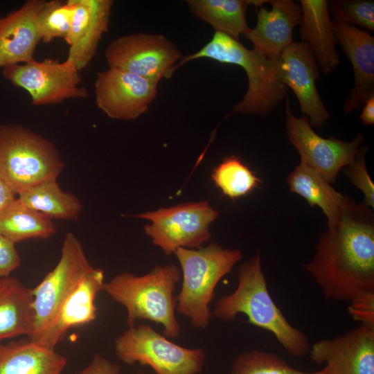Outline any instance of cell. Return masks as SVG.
<instances>
[{
	"mask_svg": "<svg viewBox=\"0 0 374 374\" xmlns=\"http://www.w3.org/2000/svg\"><path fill=\"white\" fill-rule=\"evenodd\" d=\"M292 192L303 197L311 207L320 208L328 220V226L334 224L350 197L337 192L320 174L305 163H300L287 176Z\"/></svg>",
	"mask_w": 374,
	"mask_h": 374,
	"instance_id": "24",
	"label": "cell"
},
{
	"mask_svg": "<svg viewBox=\"0 0 374 374\" xmlns=\"http://www.w3.org/2000/svg\"><path fill=\"white\" fill-rule=\"evenodd\" d=\"M66 362L55 350L28 337L0 343V374H60Z\"/></svg>",
	"mask_w": 374,
	"mask_h": 374,
	"instance_id": "22",
	"label": "cell"
},
{
	"mask_svg": "<svg viewBox=\"0 0 374 374\" xmlns=\"http://www.w3.org/2000/svg\"><path fill=\"white\" fill-rule=\"evenodd\" d=\"M13 190L0 179V214L17 197Z\"/></svg>",
	"mask_w": 374,
	"mask_h": 374,
	"instance_id": "37",
	"label": "cell"
},
{
	"mask_svg": "<svg viewBox=\"0 0 374 374\" xmlns=\"http://www.w3.org/2000/svg\"><path fill=\"white\" fill-rule=\"evenodd\" d=\"M33 288L11 276L0 278V343L28 337L34 326Z\"/></svg>",
	"mask_w": 374,
	"mask_h": 374,
	"instance_id": "23",
	"label": "cell"
},
{
	"mask_svg": "<svg viewBox=\"0 0 374 374\" xmlns=\"http://www.w3.org/2000/svg\"><path fill=\"white\" fill-rule=\"evenodd\" d=\"M329 10L341 21L363 29L374 31V1L373 0L330 1Z\"/></svg>",
	"mask_w": 374,
	"mask_h": 374,
	"instance_id": "31",
	"label": "cell"
},
{
	"mask_svg": "<svg viewBox=\"0 0 374 374\" xmlns=\"http://www.w3.org/2000/svg\"><path fill=\"white\" fill-rule=\"evenodd\" d=\"M74 13L65 39L67 57L79 71L87 67L96 53L103 35L108 30L112 0H71Z\"/></svg>",
	"mask_w": 374,
	"mask_h": 374,
	"instance_id": "18",
	"label": "cell"
},
{
	"mask_svg": "<svg viewBox=\"0 0 374 374\" xmlns=\"http://www.w3.org/2000/svg\"><path fill=\"white\" fill-rule=\"evenodd\" d=\"M199 58L238 65L246 72L248 78L247 92L229 115L238 112L266 116L287 98V87L278 77L279 57L268 58L253 48H247L239 40L215 32L211 39L200 50L183 57L174 71L186 62Z\"/></svg>",
	"mask_w": 374,
	"mask_h": 374,
	"instance_id": "4",
	"label": "cell"
},
{
	"mask_svg": "<svg viewBox=\"0 0 374 374\" xmlns=\"http://www.w3.org/2000/svg\"><path fill=\"white\" fill-rule=\"evenodd\" d=\"M218 212L206 201L191 202L134 215L150 224L144 229L166 255L179 248L199 249L211 239L210 226Z\"/></svg>",
	"mask_w": 374,
	"mask_h": 374,
	"instance_id": "8",
	"label": "cell"
},
{
	"mask_svg": "<svg viewBox=\"0 0 374 374\" xmlns=\"http://www.w3.org/2000/svg\"><path fill=\"white\" fill-rule=\"evenodd\" d=\"M181 278V270L175 264L157 265L142 276L120 273L105 283L103 291L125 307L128 327L136 325L137 320H148L161 325L167 338H177L181 326L175 315L173 293Z\"/></svg>",
	"mask_w": 374,
	"mask_h": 374,
	"instance_id": "3",
	"label": "cell"
},
{
	"mask_svg": "<svg viewBox=\"0 0 374 374\" xmlns=\"http://www.w3.org/2000/svg\"><path fill=\"white\" fill-rule=\"evenodd\" d=\"M332 21L337 44L353 70L354 85L344 105V114H348L374 96V37L337 17Z\"/></svg>",
	"mask_w": 374,
	"mask_h": 374,
	"instance_id": "16",
	"label": "cell"
},
{
	"mask_svg": "<svg viewBox=\"0 0 374 374\" xmlns=\"http://www.w3.org/2000/svg\"><path fill=\"white\" fill-rule=\"evenodd\" d=\"M158 84L123 70L98 72L94 83L97 107L108 117L135 120L145 114L156 98Z\"/></svg>",
	"mask_w": 374,
	"mask_h": 374,
	"instance_id": "13",
	"label": "cell"
},
{
	"mask_svg": "<svg viewBox=\"0 0 374 374\" xmlns=\"http://www.w3.org/2000/svg\"><path fill=\"white\" fill-rule=\"evenodd\" d=\"M211 179L223 195L234 199L257 188L260 179L235 156L226 157L215 166Z\"/></svg>",
	"mask_w": 374,
	"mask_h": 374,
	"instance_id": "28",
	"label": "cell"
},
{
	"mask_svg": "<svg viewBox=\"0 0 374 374\" xmlns=\"http://www.w3.org/2000/svg\"><path fill=\"white\" fill-rule=\"evenodd\" d=\"M312 362L328 374H374V326L362 324L310 345Z\"/></svg>",
	"mask_w": 374,
	"mask_h": 374,
	"instance_id": "15",
	"label": "cell"
},
{
	"mask_svg": "<svg viewBox=\"0 0 374 374\" xmlns=\"http://www.w3.org/2000/svg\"><path fill=\"white\" fill-rule=\"evenodd\" d=\"M350 303L348 311L355 321L374 326V292L363 294Z\"/></svg>",
	"mask_w": 374,
	"mask_h": 374,
	"instance_id": "33",
	"label": "cell"
},
{
	"mask_svg": "<svg viewBox=\"0 0 374 374\" xmlns=\"http://www.w3.org/2000/svg\"><path fill=\"white\" fill-rule=\"evenodd\" d=\"M230 374H328L324 369L305 372L293 368L277 355L249 350L235 358Z\"/></svg>",
	"mask_w": 374,
	"mask_h": 374,
	"instance_id": "29",
	"label": "cell"
},
{
	"mask_svg": "<svg viewBox=\"0 0 374 374\" xmlns=\"http://www.w3.org/2000/svg\"><path fill=\"white\" fill-rule=\"evenodd\" d=\"M64 163L48 139L21 125H0V179L19 195L57 179Z\"/></svg>",
	"mask_w": 374,
	"mask_h": 374,
	"instance_id": "6",
	"label": "cell"
},
{
	"mask_svg": "<svg viewBox=\"0 0 374 374\" xmlns=\"http://www.w3.org/2000/svg\"><path fill=\"white\" fill-rule=\"evenodd\" d=\"M359 119L364 125H374V96L368 98L362 105Z\"/></svg>",
	"mask_w": 374,
	"mask_h": 374,
	"instance_id": "36",
	"label": "cell"
},
{
	"mask_svg": "<svg viewBox=\"0 0 374 374\" xmlns=\"http://www.w3.org/2000/svg\"><path fill=\"white\" fill-rule=\"evenodd\" d=\"M325 298L350 302L374 292V217L371 208L349 197L337 222L319 237L303 264Z\"/></svg>",
	"mask_w": 374,
	"mask_h": 374,
	"instance_id": "1",
	"label": "cell"
},
{
	"mask_svg": "<svg viewBox=\"0 0 374 374\" xmlns=\"http://www.w3.org/2000/svg\"><path fill=\"white\" fill-rule=\"evenodd\" d=\"M114 351L122 362L148 366L155 374H198L206 358L203 348L179 346L147 324L128 327L115 339Z\"/></svg>",
	"mask_w": 374,
	"mask_h": 374,
	"instance_id": "7",
	"label": "cell"
},
{
	"mask_svg": "<svg viewBox=\"0 0 374 374\" xmlns=\"http://www.w3.org/2000/svg\"><path fill=\"white\" fill-rule=\"evenodd\" d=\"M74 62L51 59L3 67V75L13 85L26 90L35 106L60 103L68 99L85 98L87 91L80 86L82 79Z\"/></svg>",
	"mask_w": 374,
	"mask_h": 374,
	"instance_id": "10",
	"label": "cell"
},
{
	"mask_svg": "<svg viewBox=\"0 0 374 374\" xmlns=\"http://www.w3.org/2000/svg\"><path fill=\"white\" fill-rule=\"evenodd\" d=\"M136 374H145V373H142V372H140V373H136Z\"/></svg>",
	"mask_w": 374,
	"mask_h": 374,
	"instance_id": "38",
	"label": "cell"
},
{
	"mask_svg": "<svg viewBox=\"0 0 374 374\" xmlns=\"http://www.w3.org/2000/svg\"><path fill=\"white\" fill-rule=\"evenodd\" d=\"M320 69L306 43L293 42L278 58V77L281 83L296 95L303 115L312 127H321L329 119L330 113L317 87Z\"/></svg>",
	"mask_w": 374,
	"mask_h": 374,
	"instance_id": "14",
	"label": "cell"
},
{
	"mask_svg": "<svg viewBox=\"0 0 374 374\" xmlns=\"http://www.w3.org/2000/svg\"><path fill=\"white\" fill-rule=\"evenodd\" d=\"M91 266L80 240L73 233H66L58 262L33 288L35 319L28 339L36 341L39 338Z\"/></svg>",
	"mask_w": 374,
	"mask_h": 374,
	"instance_id": "9",
	"label": "cell"
},
{
	"mask_svg": "<svg viewBox=\"0 0 374 374\" xmlns=\"http://www.w3.org/2000/svg\"><path fill=\"white\" fill-rule=\"evenodd\" d=\"M2 18H3V17H1L0 16V23H1V21Z\"/></svg>",
	"mask_w": 374,
	"mask_h": 374,
	"instance_id": "39",
	"label": "cell"
},
{
	"mask_svg": "<svg viewBox=\"0 0 374 374\" xmlns=\"http://www.w3.org/2000/svg\"><path fill=\"white\" fill-rule=\"evenodd\" d=\"M17 198L51 220H76L83 209L80 199L73 193L64 191L57 179L33 186Z\"/></svg>",
	"mask_w": 374,
	"mask_h": 374,
	"instance_id": "26",
	"label": "cell"
},
{
	"mask_svg": "<svg viewBox=\"0 0 374 374\" xmlns=\"http://www.w3.org/2000/svg\"><path fill=\"white\" fill-rule=\"evenodd\" d=\"M74 7L71 0L45 1L41 10L38 26L41 41L49 43L55 38H66L73 19Z\"/></svg>",
	"mask_w": 374,
	"mask_h": 374,
	"instance_id": "30",
	"label": "cell"
},
{
	"mask_svg": "<svg viewBox=\"0 0 374 374\" xmlns=\"http://www.w3.org/2000/svg\"><path fill=\"white\" fill-rule=\"evenodd\" d=\"M105 56L109 68H115L159 84L170 78L182 57L177 46L166 36L145 33L123 35L107 47Z\"/></svg>",
	"mask_w": 374,
	"mask_h": 374,
	"instance_id": "12",
	"label": "cell"
},
{
	"mask_svg": "<svg viewBox=\"0 0 374 374\" xmlns=\"http://www.w3.org/2000/svg\"><path fill=\"white\" fill-rule=\"evenodd\" d=\"M21 265L15 244L0 234V278L10 276Z\"/></svg>",
	"mask_w": 374,
	"mask_h": 374,
	"instance_id": "34",
	"label": "cell"
},
{
	"mask_svg": "<svg viewBox=\"0 0 374 374\" xmlns=\"http://www.w3.org/2000/svg\"><path fill=\"white\" fill-rule=\"evenodd\" d=\"M237 278L235 290L216 301L212 317L229 322L243 314L249 323L271 333L291 355L308 354V337L289 323L270 295L259 252L240 265Z\"/></svg>",
	"mask_w": 374,
	"mask_h": 374,
	"instance_id": "2",
	"label": "cell"
},
{
	"mask_svg": "<svg viewBox=\"0 0 374 374\" xmlns=\"http://www.w3.org/2000/svg\"><path fill=\"white\" fill-rule=\"evenodd\" d=\"M44 0H28L0 23V67L33 59L41 41L38 21Z\"/></svg>",
	"mask_w": 374,
	"mask_h": 374,
	"instance_id": "20",
	"label": "cell"
},
{
	"mask_svg": "<svg viewBox=\"0 0 374 374\" xmlns=\"http://www.w3.org/2000/svg\"><path fill=\"white\" fill-rule=\"evenodd\" d=\"M77 374H121V371L117 363L97 353L90 363Z\"/></svg>",
	"mask_w": 374,
	"mask_h": 374,
	"instance_id": "35",
	"label": "cell"
},
{
	"mask_svg": "<svg viewBox=\"0 0 374 374\" xmlns=\"http://www.w3.org/2000/svg\"><path fill=\"white\" fill-rule=\"evenodd\" d=\"M193 15L209 24L215 30L239 40L251 28L246 20V11L251 1L188 0Z\"/></svg>",
	"mask_w": 374,
	"mask_h": 374,
	"instance_id": "25",
	"label": "cell"
},
{
	"mask_svg": "<svg viewBox=\"0 0 374 374\" xmlns=\"http://www.w3.org/2000/svg\"><path fill=\"white\" fill-rule=\"evenodd\" d=\"M302 19L299 35L311 50L319 67L326 75L334 72L339 64V55L329 2L326 0H300Z\"/></svg>",
	"mask_w": 374,
	"mask_h": 374,
	"instance_id": "21",
	"label": "cell"
},
{
	"mask_svg": "<svg viewBox=\"0 0 374 374\" xmlns=\"http://www.w3.org/2000/svg\"><path fill=\"white\" fill-rule=\"evenodd\" d=\"M105 283L104 271L91 266L82 276L54 319L35 342L47 348L55 350L57 345L64 339L70 329L93 321L97 317L95 301L98 294L103 291Z\"/></svg>",
	"mask_w": 374,
	"mask_h": 374,
	"instance_id": "17",
	"label": "cell"
},
{
	"mask_svg": "<svg viewBox=\"0 0 374 374\" xmlns=\"http://www.w3.org/2000/svg\"><path fill=\"white\" fill-rule=\"evenodd\" d=\"M55 233L50 218L26 206L18 198L0 214V234L15 244L30 239H48Z\"/></svg>",
	"mask_w": 374,
	"mask_h": 374,
	"instance_id": "27",
	"label": "cell"
},
{
	"mask_svg": "<svg viewBox=\"0 0 374 374\" xmlns=\"http://www.w3.org/2000/svg\"><path fill=\"white\" fill-rule=\"evenodd\" d=\"M285 127L290 143L297 150L301 161L320 174L330 184L335 182L339 171L355 159L365 136L358 134L350 141L317 134L307 116H296L290 99L285 100Z\"/></svg>",
	"mask_w": 374,
	"mask_h": 374,
	"instance_id": "11",
	"label": "cell"
},
{
	"mask_svg": "<svg viewBox=\"0 0 374 374\" xmlns=\"http://www.w3.org/2000/svg\"><path fill=\"white\" fill-rule=\"evenodd\" d=\"M271 9L257 7V23L244 35L253 49L270 59L278 58L293 41V30L300 25L302 10L292 0L269 1Z\"/></svg>",
	"mask_w": 374,
	"mask_h": 374,
	"instance_id": "19",
	"label": "cell"
},
{
	"mask_svg": "<svg viewBox=\"0 0 374 374\" xmlns=\"http://www.w3.org/2000/svg\"><path fill=\"white\" fill-rule=\"evenodd\" d=\"M368 147L361 146L354 161L345 167L344 173L350 181L364 193L363 203L374 208V185L366 166Z\"/></svg>",
	"mask_w": 374,
	"mask_h": 374,
	"instance_id": "32",
	"label": "cell"
},
{
	"mask_svg": "<svg viewBox=\"0 0 374 374\" xmlns=\"http://www.w3.org/2000/svg\"><path fill=\"white\" fill-rule=\"evenodd\" d=\"M181 267L182 283L176 310L190 326L205 329L213 317L209 305L220 280L241 260L240 250L211 243L199 249L179 248L174 253Z\"/></svg>",
	"mask_w": 374,
	"mask_h": 374,
	"instance_id": "5",
	"label": "cell"
}]
</instances>
